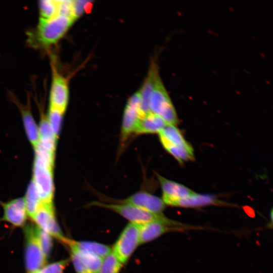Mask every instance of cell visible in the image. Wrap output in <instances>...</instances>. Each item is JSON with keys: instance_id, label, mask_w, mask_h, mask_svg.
<instances>
[{"instance_id": "6da1fadb", "label": "cell", "mask_w": 273, "mask_h": 273, "mask_svg": "<svg viewBox=\"0 0 273 273\" xmlns=\"http://www.w3.org/2000/svg\"><path fill=\"white\" fill-rule=\"evenodd\" d=\"M34 149L33 177L41 203L53 204L55 187L53 167L55 155L37 145Z\"/></svg>"}, {"instance_id": "7a4b0ae2", "label": "cell", "mask_w": 273, "mask_h": 273, "mask_svg": "<svg viewBox=\"0 0 273 273\" xmlns=\"http://www.w3.org/2000/svg\"><path fill=\"white\" fill-rule=\"evenodd\" d=\"M74 21L65 16L57 15L48 20L39 19L30 38L39 45L47 47L56 43L66 33Z\"/></svg>"}, {"instance_id": "3957f363", "label": "cell", "mask_w": 273, "mask_h": 273, "mask_svg": "<svg viewBox=\"0 0 273 273\" xmlns=\"http://www.w3.org/2000/svg\"><path fill=\"white\" fill-rule=\"evenodd\" d=\"M150 110L168 124L175 125L178 122L175 108L159 75L156 78L151 95Z\"/></svg>"}, {"instance_id": "277c9868", "label": "cell", "mask_w": 273, "mask_h": 273, "mask_svg": "<svg viewBox=\"0 0 273 273\" xmlns=\"http://www.w3.org/2000/svg\"><path fill=\"white\" fill-rule=\"evenodd\" d=\"M91 205L112 210L138 225L153 221H170L162 213L156 214L138 207L123 203L107 204L100 202H92Z\"/></svg>"}, {"instance_id": "5b68a950", "label": "cell", "mask_w": 273, "mask_h": 273, "mask_svg": "<svg viewBox=\"0 0 273 273\" xmlns=\"http://www.w3.org/2000/svg\"><path fill=\"white\" fill-rule=\"evenodd\" d=\"M26 246L25 260L28 273H36L46 262L39 241L37 225H28L25 228Z\"/></svg>"}, {"instance_id": "8992f818", "label": "cell", "mask_w": 273, "mask_h": 273, "mask_svg": "<svg viewBox=\"0 0 273 273\" xmlns=\"http://www.w3.org/2000/svg\"><path fill=\"white\" fill-rule=\"evenodd\" d=\"M140 244L138 225L129 223L124 229L112 248V252L123 264Z\"/></svg>"}, {"instance_id": "52a82bcc", "label": "cell", "mask_w": 273, "mask_h": 273, "mask_svg": "<svg viewBox=\"0 0 273 273\" xmlns=\"http://www.w3.org/2000/svg\"><path fill=\"white\" fill-rule=\"evenodd\" d=\"M66 244L70 248L71 259L76 273H98L103 259L78 248L72 240L68 239Z\"/></svg>"}, {"instance_id": "ba28073f", "label": "cell", "mask_w": 273, "mask_h": 273, "mask_svg": "<svg viewBox=\"0 0 273 273\" xmlns=\"http://www.w3.org/2000/svg\"><path fill=\"white\" fill-rule=\"evenodd\" d=\"M31 219L37 226L52 237L66 244L67 240L63 234L56 220L53 204L41 203Z\"/></svg>"}, {"instance_id": "9c48e42d", "label": "cell", "mask_w": 273, "mask_h": 273, "mask_svg": "<svg viewBox=\"0 0 273 273\" xmlns=\"http://www.w3.org/2000/svg\"><path fill=\"white\" fill-rule=\"evenodd\" d=\"M143 116L141 110V96L139 92L131 96L124 109L121 127V140L126 141L134 131L140 119Z\"/></svg>"}, {"instance_id": "30bf717a", "label": "cell", "mask_w": 273, "mask_h": 273, "mask_svg": "<svg viewBox=\"0 0 273 273\" xmlns=\"http://www.w3.org/2000/svg\"><path fill=\"white\" fill-rule=\"evenodd\" d=\"M52 79L50 93V107L64 113L68 102L69 88L67 79L52 63Z\"/></svg>"}, {"instance_id": "8fae6325", "label": "cell", "mask_w": 273, "mask_h": 273, "mask_svg": "<svg viewBox=\"0 0 273 273\" xmlns=\"http://www.w3.org/2000/svg\"><path fill=\"white\" fill-rule=\"evenodd\" d=\"M119 203L132 205L156 214H161L165 204L162 199L146 191H139Z\"/></svg>"}, {"instance_id": "7c38bea8", "label": "cell", "mask_w": 273, "mask_h": 273, "mask_svg": "<svg viewBox=\"0 0 273 273\" xmlns=\"http://www.w3.org/2000/svg\"><path fill=\"white\" fill-rule=\"evenodd\" d=\"M180 223L173 220L168 222L153 221L138 225L140 244L151 241L163 234L182 227Z\"/></svg>"}, {"instance_id": "4fadbf2b", "label": "cell", "mask_w": 273, "mask_h": 273, "mask_svg": "<svg viewBox=\"0 0 273 273\" xmlns=\"http://www.w3.org/2000/svg\"><path fill=\"white\" fill-rule=\"evenodd\" d=\"M156 175L162 190V200L165 204L173 206L177 200L196 193L183 185L167 179L157 173Z\"/></svg>"}, {"instance_id": "5bb4252c", "label": "cell", "mask_w": 273, "mask_h": 273, "mask_svg": "<svg viewBox=\"0 0 273 273\" xmlns=\"http://www.w3.org/2000/svg\"><path fill=\"white\" fill-rule=\"evenodd\" d=\"M10 98L20 111L27 137L34 148L39 141L38 127L31 112L29 98L27 104L23 105L12 93L10 94Z\"/></svg>"}, {"instance_id": "9a60e30c", "label": "cell", "mask_w": 273, "mask_h": 273, "mask_svg": "<svg viewBox=\"0 0 273 273\" xmlns=\"http://www.w3.org/2000/svg\"><path fill=\"white\" fill-rule=\"evenodd\" d=\"M2 204L4 214L2 220L15 226H21L24 224L28 215L24 198L14 199Z\"/></svg>"}, {"instance_id": "2e32d148", "label": "cell", "mask_w": 273, "mask_h": 273, "mask_svg": "<svg viewBox=\"0 0 273 273\" xmlns=\"http://www.w3.org/2000/svg\"><path fill=\"white\" fill-rule=\"evenodd\" d=\"M159 75L157 65L153 62L148 76L139 91L141 96V110L144 116L150 112V100L157 77Z\"/></svg>"}, {"instance_id": "e0dca14e", "label": "cell", "mask_w": 273, "mask_h": 273, "mask_svg": "<svg viewBox=\"0 0 273 273\" xmlns=\"http://www.w3.org/2000/svg\"><path fill=\"white\" fill-rule=\"evenodd\" d=\"M40 109V118L38 126L39 134L38 144L46 151L55 155L57 138L51 128L43 109Z\"/></svg>"}, {"instance_id": "ac0fdd59", "label": "cell", "mask_w": 273, "mask_h": 273, "mask_svg": "<svg viewBox=\"0 0 273 273\" xmlns=\"http://www.w3.org/2000/svg\"><path fill=\"white\" fill-rule=\"evenodd\" d=\"M166 124H167L161 117L150 112L140 119L134 133H159Z\"/></svg>"}, {"instance_id": "d6986e66", "label": "cell", "mask_w": 273, "mask_h": 273, "mask_svg": "<svg viewBox=\"0 0 273 273\" xmlns=\"http://www.w3.org/2000/svg\"><path fill=\"white\" fill-rule=\"evenodd\" d=\"M222 203L213 195L195 193L191 196L177 200L173 206L194 207L212 204L218 205Z\"/></svg>"}, {"instance_id": "ffe728a7", "label": "cell", "mask_w": 273, "mask_h": 273, "mask_svg": "<svg viewBox=\"0 0 273 273\" xmlns=\"http://www.w3.org/2000/svg\"><path fill=\"white\" fill-rule=\"evenodd\" d=\"M159 138L165 149L179 163H182L184 161L194 159L193 150L191 146L187 147L177 146L170 143L160 135Z\"/></svg>"}, {"instance_id": "44dd1931", "label": "cell", "mask_w": 273, "mask_h": 273, "mask_svg": "<svg viewBox=\"0 0 273 273\" xmlns=\"http://www.w3.org/2000/svg\"><path fill=\"white\" fill-rule=\"evenodd\" d=\"M24 199L27 215L32 218L41 203L37 189L32 180L27 187Z\"/></svg>"}, {"instance_id": "7402d4cb", "label": "cell", "mask_w": 273, "mask_h": 273, "mask_svg": "<svg viewBox=\"0 0 273 273\" xmlns=\"http://www.w3.org/2000/svg\"><path fill=\"white\" fill-rule=\"evenodd\" d=\"M72 241L78 248L93 253L102 259L112 251V248L109 246L100 243L84 241Z\"/></svg>"}, {"instance_id": "603a6c76", "label": "cell", "mask_w": 273, "mask_h": 273, "mask_svg": "<svg viewBox=\"0 0 273 273\" xmlns=\"http://www.w3.org/2000/svg\"><path fill=\"white\" fill-rule=\"evenodd\" d=\"M158 133L172 144L186 147L191 146L175 125L167 124Z\"/></svg>"}, {"instance_id": "cb8c5ba5", "label": "cell", "mask_w": 273, "mask_h": 273, "mask_svg": "<svg viewBox=\"0 0 273 273\" xmlns=\"http://www.w3.org/2000/svg\"><path fill=\"white\" fill-rule=\"evenodd\" d=\"M64 112L49 107L47 119L54 135L58 139L61 131Z\"/></svg>"}, {"instance_id": "d4e9b609", "label": "cell", "mask_w": 273, "mask_h": 273, "mask_svg": "<svg viewBox=\"0 0 273 273\" xmlns=\"http://www.w3.org/2000/svg\"><path fill=\"white\" fill-rule=\"evenodd\" d=\"M39 19H50L58 15L57 1L42 0L39 2Z\"/></svg>"}, {"instance_id": "484cf974", "label": "cell", "mask_w": 273, "mask_h": 273, "mask_svg": "<svg viewBox=\"0 0 273 273\" xmlns=\"http://www.w3.org/2000/svg\"><path fill=\"white\" fill-rule=\"evenodd\" d=\"M122 264L112 252L103 258L98 273H119Z\"/></svg>"}, {"instance_id": "4316f807", "label": "cell", "mask_w": 273, "mask_h": 273, "mask_svg": "<svg viewBox=\"0 0 273 273\" xmlns=\"http://www.w3.org/2000/svg\"><path fill=\"white\" fill-rule=\"evenodd\" d=\"M37 231L42 252L47 259L52 247V236L37 226Z\"/></svg>"}, {"instance_id": "83f0119b", "label": "cell", "mask_w": 273, "mask_h": 273, "mask_svg": "<svg viewBox=\"0 0 273 273\" xmlns=\"http://www.w3.org/2000/svg\"><path fill=\"white\" fill-rule=\"evenodd\" d=\"M69 262L68 259L62 260L43 267L36 273H63Z\"/></svg>"}, {"instance_id": "f1b7e54d", "label": "cell", "mask_w": 273, "mask_h": 273, "mask_svg": "<svg viewBox=\"0 0 273 273\" xmlns=\"http://www.w3.org/2000/svg\"><path fill=\"white\" fill-rule=\"evenodd\" d=\"M92 5L90 1H73V18L74 20L78 18L83 12L89 11Z\"/></svg>"}, {"instance_id": "f546056e", "label": "cell", "mask_w": 273, "mask_h": 273, "mask_svg": "<svg viewBox=\"0 0 273 273\" xmlns=\"http://www.w3.org/2000/svg\"><path fill=\"white\" fill-rule=\"evenodd\" d=\"M58 15L68 17L73 21V1H57Z\"/></svg>"}]
</instances>
